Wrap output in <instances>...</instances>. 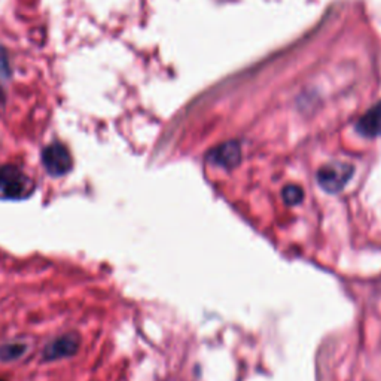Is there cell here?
<instances>
[{"instance_id":"obj_5","label":"cell","mask_w":381,"mask_h":381,"mask_svg":"<svg viewBox=\"0 0 381 381\" xmlns=\"http://www.w3.org/2000/svg\"><path fill=\"white\" fill-rule=\"evenodd\" d=\"M207 160L213 166L222 168H233L241 160V148L237 142L222 143L209 152Z\"/></svg>"},{"instance_id":"obj_2","label":"cell","mask_w":381,"mask_h":381,"mask_svg":"<svg viewBox=\"0 0 381 381\" xmlns=\"http://www.w3.org/2000/svg\"><path fill=\"white\" fill-rule=\"evenodd\" d=\"M353 171L355 168L352 164L335 161L320 167L316 178L319 185L322 186V189L326 190V193L338 194L352 179Z\"/></svg>"},{"instance_id":"obj_8","label":"cell","mask_w":381,"mask_h":381,"mask_svg":"<svg viewBox=\"0 0 381 381\" xmlns=\"http://www.w3.org/2000/svg\"><path fill=\"white\" fill-rule=\"evenodd\" d=\"M282 197H283V200H285L286 204H289V205H297V204H300L304 200V190L300 186L290 185V186H286L283 189Z\"/></svg>"},{"instance_id":"obj_3","label":"cell","mask_w":381,"mask_h":381,"mask_svg":"<svg viewBox=\"0 0 381 381\" xmlns=\"http://www.w3.org/2000/svg\"><path fill=\"white\" fill-rule=\"evenodd\" d=\"M42 164L48 175L54 178L67 175L73 167L71 152L60 142L51 143L42 151Z\"/></svg>"},{"instance_id":"obj_1","label":"cell","mask_w":381,"mask_h":381,"mask_svg":"<svg viewBox=\"0 0 381 381\" xmlns=\"http://www.w3.org/2000/svg\"><path fill=\"white\" fill-rule=\"evenodd\" d=\"M33 190L34 183L23 170L15 166L0 167V197L21 200L31 195Z\"/></svg>"},{"instance_id":"obj_4","label":"cell","mask_w":381,"mask_h":381,"mask_svg":"<svg viewBox=\"0 0 381 381\" xmlns=\"http://www.w3.org/2000/svg\"><path fill=\"white\" fill-rule=\"evenodd\" d=\"M81 345V338L78 334H64L54 341H51L44 349L42 357L45 362H53L59 359H64L68 356H73Z\"/></svg>"},{"instance_id":"obj_10","label":"cell","mask_w":381,"mask_h":381,"mask_svg":"<svg viewBox=\"0 0 381 381\" xmlns=\"http://www.w3.org/2000/svg\"><path fill=\"white\" fill-rule=\"evenodd\" d=\"M0 381H6V380H2V378H0Z\"/></svg>"},{"instance_id":"obj_9","label":"cell","mask_w":381,"mask_h":381,"mask_svg":"<svg viewBox=\"0 0 381 381\" xmlns=\"http://www.w3.org/2000/svg\"><path fill=\"white\" fill-rule=\"evenodd\" d=\"M9 78H11V67H9L6 51L4 49V46H0V81H5Z\"/></svg>"},{"instance_id":"obj_7","label":"cell","mask_w":381,"mask_h":381,"mask_svg":"<svg viewBox=\"0 0 381 381\" xmlns=\"http://www.w3.org/2000/svg\"><path fill=\"white\" fill-rule=\"evenodd\" d=\"M26 353V345L21 342H9L0 345V360L11 362L21 357Z\"/></svg>"},{"instance_id":"obj_6","label":"cell","mask_w":381,"mask_h":381,"mask_svg":"<svg viewBox=\"0 0 381 381\" xmlns=\"http://www.w3.org/2000/svg\"><path fill=\"white\" fill-rule=\"evenodd\" d=\"M356 130L365 137L381 136V101H378L375 106H372L357 121Z\"/></svg>"}]
</instances>
